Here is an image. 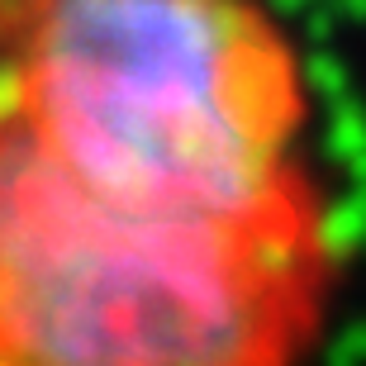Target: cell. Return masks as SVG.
<instances>
[{"label": "cell", "instance_id": "cell-1", "mask_svg": "<svg viewBox=\"0 0 366 366\" xmlns=\"http://www.w3.org/2000/svg\"><path fill=\"white\" fill-rule=\"evenodd\" d=\"M328 276L314 190L238 219L100 200L0 81V366H300Z\"/></svg>", "mask_w": 366, "mask_h": 366}, {"label": "cell", "instance_id": "cell-2", "mask_svg": "<svg viewBox=\"0 0 366 366\" xmlns=\"http://www.w3.org/2000/svg\"><path fill=\"white\" fill-rule=\"evenodd\" d=\"M5 100L100 200L262 214L305 195V71L257 0H34Z\"/></svg>", "mask_w": 366, "mask_h": 366}, {"label": "cell", "instance_id": "cell-3", "mask_svg": "<svg viewBox=\"0 0 366 366\" xmlns=\"http://www.w3.org/2000/svg\"><path fill=\"white\" fill-rule=\"evenodd\" d=\"M29 5H34V0H0V81H5V71H10L14 43H19V34H24Z\"/></svg>", "mask_w": 366, "mask_h": 366}]
</instances>
